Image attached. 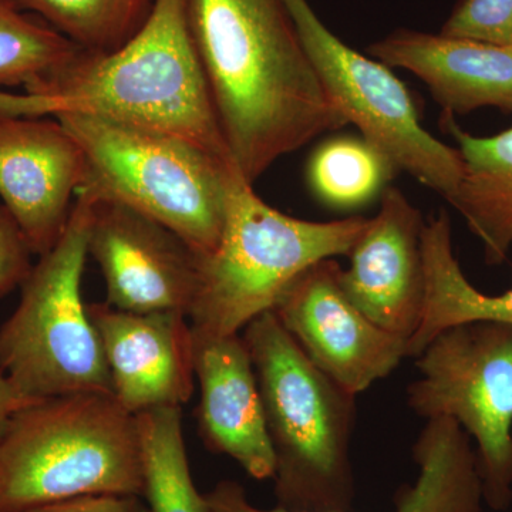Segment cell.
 <instances>
[{
    "instance_id": "cell-9",
    "label": "cell",
    "mask_w": 512,
    "mask_h": 512,
    "mask_svg": "<svg viewBox=\"0 0 512 512\" xmlns=\"http://www.w3.org/2000/svg\"><path fill=\"white\" fill-rule=\"evenodd\" d=\"M323 89L348 123L383 151L397 170L447 200L463 178L457 147L421 124L412 94L389 66L346 45L308 0H284Z\"/></svg>"
},
{
    "instance_id": "cell-16",
    "label": "cell",
    "mask_w": 512,
    "mask_h": 512,
    "mask_svg": "<svg viewBox=\"0 0 512 512\" xmlns=\"http://www.w3.org/2000/svg\"><path fill=\"white\" fill-rule=\"evenodd\" d=\"M369 55L419 77L443 113H512V46L400 29L370 45Z\"/></svg>"
},
{
    "instance_id": "cell-3",
    "label": "cell",
    "mask_w": 512,
    "mask_h": 512,
    "mask_svg": "<svg viewBox=\"0 0 512 512\" xmlns=\"http://www.w3.org/2000/svg\"><path fill=\"white\" fill-rule=\"evenodd\" d=\"M242 339L275 454L276 507L350 512L356 494L350 460L355 394L313 365L274 312L252 320Z\"/></svg>"
},
{
    "instance_id": "cell-5",
    "label": "cell",
    "mask_w": 512,
    "mask_h": 512,
    "mask_svg": "<svg viewBox=\"0 0 512 512\" xmlns=\"http://www.w3.org/2000/svg\"><path fill=\"white\" fill-rule=\"evenodd\" d=\"M369 218L315 222L275 210L238 170L228 181L227 214L214 251L198 256L197 289L188 312L191 329L239 335L274 311L309 266L348 256Z\"/></svg>"
},
{
    "instance_id": "cell-19",
    "label": "cell",
    "mask_w": 512,
    "mask_h": 512,
    "mask_svg": "<svg viewBox=\"0 0 512 512\" xmlns=\"http://www.w3.org/2000/svg\"><path fill=\"white\" fill-rule=\"evenodd\" d=\"M424 262V305L420 325L407 342V356L419 357L439 333L470 322H500L512 326V286L487 295L468 281L453 249L447 211L424 221L421 234Z\"/></svg>"
},
{
    "instance_id": "cell-26",
    "label": "cell",
    "mask_w": 512,
    "mask_h": 512,
    "mask_svg": "<svg viewBox=\"0 0 512 512\" xmlns=\"http://www.w3.org/2000/svg\"><path fill=\"white\" fill-rule=\"evenodd\" d=\"M23 512H150L140 495H87Z\"/></svg>"
},
{
    "instance_id": "cell-7",
    "label": "cell",
    "mask_w": 512,
    "mask_h": 512,
    "mask_svg": "<svg viewBox=\"0 0 512 512\" xmlns=\"http://www.w3.org/2000/svg\"><path fill=\"white\" fill-rule=\"evenodd\" d=\"M93 201L77 194L66 231L23 282L15 312L0 326V369L30 400L113 394L109 366L82 278Z\"/></svg>"
},
{
    "instance_id": "cell-17",
    "label": "cell",
    "mask_w": 512,
    "mask_h": 512,
    "mask_svg": "<svg viewBox=\"0 0 512 512\" xmlns=\"http://www.w3.org/2000/svg\"><path fill=\"white\" fill-rule=\"evenodd\" d=\"M419 477L397 498L396 512H483V484L476 450L456 421L430 419L413 446ZM207 495L211 512H295L261 510L237 481L222 480Z\"/></svg>"
},
{
    "instance_id": "cell-10",
    "label": "cell",
    "mask_w": 512,
    "mask_h": 512,
    "mask_svg": "<svg viewBox=\"0 0 512 512\" xmlns=\"http://www.w3.org/2000/svg\"><path fill=\"white\" fill-rule=\"evenodd\" d=\"M339 269L335 259L309 266L272 312L313 365L357 396L392 375L407 357V340L379 328L346 298Z\"/></svg>"
},
{
    "instance_id": "cell-25",
    "label": "cell",
    "mask_w": 512,
    "mask_h": 512,
    "mask_svg": "<svg viewBox=\"0 0 512 512\" xmlns=\"http://www.w3.org/2000/svg\"><path fill=\"white\" fill-rule=\"evenodd\" d=\"M33 252L18 222L0 204V298L23 285L33 268Z\"/></svg>"
},
{
    "instance_id": "cell-11",
    "label": "cell",
    "mask_w": 512,
    "mask_h": 512,
    "mask_svg": "<svg viewBox=\"0 0 512 512\" xmlns=\"http://www.w3.org/2000/svg\"><path fill=\"white\" fill-rule=\"evenodd\" d=\"M87 249L103 274L106 303L113 308L188 316L197 289L198 255L171 229L126 205L93 201Z\"/></svg>"
},
{
    "instance_id": "cell-1",
    "label": "cell",
    "mask_w": 512,
    "mask_h": 512,
    "mask_svg": "<svg viewBox=\"0 0 512 512\" xmlns=\"http://www.w3.org/2000/svg\"><path fill=\"white\" fill-rule=\"evenodd\" d=\"M229 156L255 181L348 120L329 100L284 0H185Z\"/></svg>"
},
{
    "instance_id": "cell-22",
    "label": "cell",
    "mask_w": 512,
    "mask_h": 512,
    "mask_svg": "<svg viewBox=\"0 0 512 512\" xmlns=\"http://www.w3.org/2000/svg\"><path fill=\"white\" fill-rule=\"evenodd\" d=\"M90 53H109L147 22L154 0H15Z\"/></svg>"
},
{
    "instance_id": "cell-27",
    "label": "cell",
    "mask_w": 512,
    "mask_h": 512,
    "mask_svg": "<svg viewBox=\"0 0 512 512\" xmlns=\"http://www.w3.org/2000/svg\"><path fill=\"white\" fill-rule=\"evenodd\" d=\"M30 403L35 402H30L23 394H20L8 376L0 369V439L8 429L12 417Z\"/></svg>"
},
{
    "instance_id": "cell-15",
    "label": "cell",
    "mask_w": 512,
    "mask_h": 512,
    "mask_svg": "<svg viewBox=\"0 0 512 512\" xmlns=\"http://www.w3.org/2000/svg\"><path fill=\"white\" fill-rule=\"evenodd\" d=\"M192 338L202 441L212 453L232 458L254 480L274 478L275 454L244 339L241 335L214 336L195 330Z\"/></svg>"
},
{
    "instance_id": "cell-23",
    "label": "cell",
    "mask_w": 512,
    "mask_h": 512,
    "mask_svg": "<svg viewBox=\"0 0 512 512\" xmlns=\"http://www.w3.org/2000/svg\"><path fill=\"white\" fill-rule=\"evenodd\" d=\"M79 46L15 0H0V87L42 82L76 59Z\"/></svg>"
},
{
    "instance_id": "cell-4",
    "label": "cell",
    "mask_w": 512,
    "mask_h": 512,
    "mask_svg": "<svg viewBox=\"0 0 512 512\" xmlns=\"http://www.w3.org/2000/svg\"><path fill=\"white\" fill-rule=\"evenodd\" d=\"M137 416L113 394L77 393L20 409L0 439V512L87 495H143Z\"/></svg>"
},
{
    "instance_id": "cell-14",
    "label": "cell",
    "mask_w": 512,
    "mask_h": 512,
    "mask_svg": "<svg viewBox=\"0 0 512 512\" xmlns=\"http://www.w3.org/2000/svg\"><path fill=\"white\" fill-rule=\"evenodd\" d=\"M113 396L128 413L183 407L195 387L194 338L183 312L134 313L89 305Z\"/></svg>"
},
{
    "instance_id": "cell-12",
    "label": "cell",
    "mask_w": 512,
    "mask_h": 512,
    "mask_svg": "<svg viewBox=\"0 0 512 512\" xmlns=\"http://www.w3.org/2000/svg\"><path fill=\"white\" fill-rule=\"evenodd\" d=\"M83 178L82 148L59 120L0 114V200L33 255L62 238Z\"/></svg>"
},
{
    "instance_id": "cell-13",
    "label": "cell",
    "mask_w": 512,
    "mask_h": 512,
    "mask_svg": "<svg viewBox=\"0 0 512 512\" xmlns=\"http://www.w3.org/2000/svg\"><path fill=\"white\" fill-rule=\"evenodd\" d=\"M420 211L402 191L387 187L379 212L369 218L340 266V288L367 319L392 335L412 338L424 305V262Z\"/></svg>"
},
{
    "instance_id": "cell-24",
    "label": "cell",
    "mask_w": 512,
    "mask_h": 512,
    "mask_svg": "<svg viewBox=\"0 0 512 512\" xmlns=\"http://www.w3.org/2000/svg\"><path fill=\"white\" fill-rule=\"evenodd\" d=\"M440 33L512 46V0H461Z\"/></svg>"
},
{
    "instance_id": "cell-20",
    "label": "cell",
    "mask_w": 512,
    "mask_h": 512,
    "mask_svg": "<svg viewBox=\"0 0 512 512\" xmlns=\"http://www.w3.org/2000/svg\"><path fill=\"white\" fill-rule=\"evenodd\" d=\"M143 457L141 497L150 512H211L207 495L192 480L181 407L137 414Z\"/></svg>"
},
{
    "instance_id": "cell-6",
    "label": "cell",
    "mask_w": 512,
    "mask_h": 512,
    "mask_svg": "<svg viewBox=\"0 0 512 512\" xmlns=\"http://www.w3.org/2000/svg\"><path fill=\"white\" fill-rule=\"evenodd\" d=\"M53 119L83 151L84 178L77 194L153 218L198 256L214 251L224 229L234 164L178 138L103 117L62 114Z\"/></svg>"
},
{
    "instance_id": "cell-18",
    "label": "cell",
    "mask_w": 512,
    "mask_h": 512,
    "mask_svg": "<svg viewBox=\"0 0 512 512\" xmlns=\"http://www.w3.org/2000/svg\"><path fill=\"white\" fill-rule=\"evenodd\" d=\"M441 127L456 141L464 164L463 178L446 201L483 245L485 264H504L512 249V127L478 137L446 113Z\"/></svg>"
},
{
    "instance_id": "cell-21",
    "label": "cell",
    "mask_w": 512,
    "mask_h": 512,
    "mask_svg": "<svg viewBox=\"0 0 512 512\" xmlns=\"http://www.w3.org/2000/svg\"><path fill=\"white\" fill-rule=\"evenodd\" d=\"M397 171L393 161L366 138L339 136L313 151L306 177L319 201L348 210L386 190Z\"/></svg>"
},
{
    "instance_id": "cell-2",
    "label": "cell",
    "mask_w": 512,
    "mask_h": 512,
    "mask_svg": "<svg viewBox=\"0 0 512 512\" xmlns=\"http://www.w3.org/2000/svg\"><path fill=\"white\" fill-rule=\"evenodd\" d=\"M0 114H90L183 140L232 163L185 0H154L143 28L109 53L86 50L22 94L0 90Z\"/></svg>"
},
{
    "instance_id": "cell-8",
    "label": "cell",
    "mask_w": 512,
    "mask_h": 512,
    "mask_svg": "<svg viewBox=\"0 0 512 512\" xmlns=\"http://www.w3.org/2000/svg\"><path fill=\"white\" fill-rule=\"evenodd\" d=\"M407 403L423 419H450L476 441L484 503L512 501V326L470 322L439 333L416 357Z\"/></svg>"
}]
</instances>
